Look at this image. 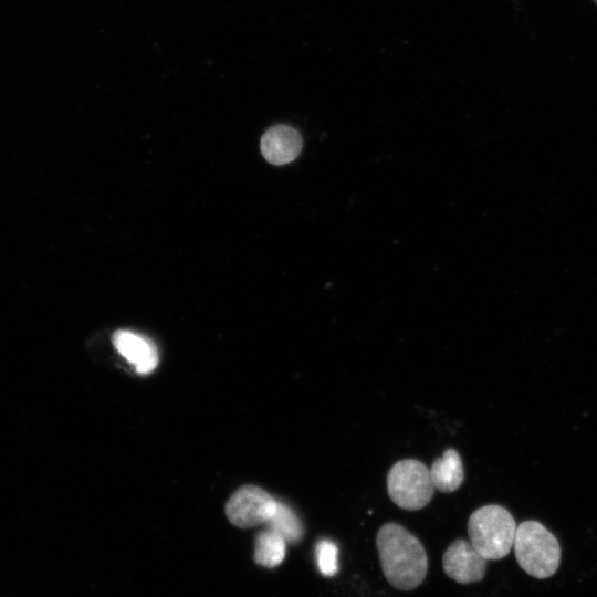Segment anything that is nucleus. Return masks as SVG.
Here are the masks:
<instances>
[{
	"label": "nucleus",
	"mask_w": 597,
	"mask_h": 597,
	"mask_svg": "<svg viewBox=\"0 0 597 597\" xmlns=\"http://www.w3.org/2000/svg\"><path fill=\"white\" fill-rule=\"evenodd\" d=\"M276 505L277 501L263 489L245 485L231 495L226 504V513L232 524L247 528L266 523Z\"/></svg>",
	"instance_id": "nucleus-5"
},
{
	"label": "nucleus",
	"mask_w": 597,
	"mask_h": 597,
	"mask_svg": "<svg viewBox=\"0 0 597 597\" xmlns=\"http://www.w3.org/2000/svg\"><path fill=\"white\" fill-rule=\"evenodd\" d=\"M434 489L430 470L415 459L398 461L387 475L388 494L404 510L425 507L431 501Z\"/></svg>",
	"instance_id": "nucleus-4"
},
{
	"label": "nucleus",
	"mask_w": 597,
	"mask_h": 597,
	"mask_svg": "<svg viewBox=\"0 0 597 597\" xmlns=\"http://www.w3.org/2000/svg\"><path fill=\"white\" fill-rule=\"evenodd\" d=\"M303 140L292 126L275 125L268 129L261 138V151L273 165H284L294 160L302 150Z\"/></svg>",
	"instance_id": "nucleus-7"
},
{
	"label": "nucleus",
	"mask_w": 597,
	"mask_h": 597,
	"mask_svg": "<svg viewBox=\"0 0 597 597\" xmlns=\"http://www.w3.org/2000/svg\"><path fill=\"white\" fill-rule=\"evenodd\" d=\"M429 470L434 488L443 493L458 490L464 479L462 461L454 449L446 450L441 458L432 462Z\"/></svg>",
	"instance_id": "nucleus-9"
},
{
	"label": "nucleus",
	"mask_w": 597,
	"mask_h": 597,
	"mask_svg": "<svg viewBox=\"0 0 597 597\" xmlns=\"http://www.w3.org/2000/svg\"><path fill=\"white\" fill-rule=\"evenodd\" d=\"M315 555L320 572L324 576H334L338 570V549L334 542L320 540L315 546Z\"/></svg>",
	"instance_id": "nucleus-12"
},
{
	"label": "nucleus",
	"mask_w": 597,
	"mask_h": 597,
	"mask_svg": "<svg viewBox=\"0 0 597 597\" xmlns=\"http://www.w3.org/2000/svg\"><path fill=\"white\" fill-rule=\"evenodd\" d=\"M516 523L512 514L496 504L475 510L468 521V534L473 547L485 559L505 557L514 544Z\"/></svg>",
	"instance_id": "nucleus-2"
},
{
	"label": "nucleus",
	"mask_w": 597,
	"mask_h": 597,
	"mask_svg": "<svg viewBox=\"0 0 597 597\" xmlns=\"http://www.w3.org/2000/svg\"><path fill=\"white\" fill-rule=\"evenodd\" d=\"M597 4V0H593Z\"/></svg>",
	"instance_id": "nucleus-13"
},
{
	"label": "nucleus",
	"mask_w": 597,
	"mask_h": 597,
	"mask_svg": "<svg viewBox=\"0 0 597 597\" xmlns=\"http://www.w3.org/2000/svg\"><path fill=\"white\" fill-rule=\"evenodd\" d=\"M381 570L397 589L420 586L428 570L427 553L420 541L397 523L384 524L376 536Z\"/></svg>",
	"instance_id": "nucleus-1"
},
{
	"label": "nucleus",
	"mask_w": 597,
	"mask_h": 597,
	"mask_svg": "<svg viewBox=\"0 0 597 597\" xmlns=\"http://www.w3.org/2000/svg\"><path fill=\"white\" fill-rule=\"evenodd\" d=\"M486 561L471 542L455 540L446 549L442 565L448 577L460 584H469L484 577Z\"/></svg>",
	"instance_id": "nucleus-6"
},
{
	"label": "nucleus",
	"mask_w": 597,
	"mask_h": 597,
	"mask_svg": "<svg viewBox=\"0 0 597 597\" xmlns=\"http://www.w3.org/2000/svg\"><path fill=\"white\" fill-rule=\"evenodd\" d=\"M265 524L289 543H296L303 536L300 519L287 505L281 502H277L274 514Z\"/></svg>",
	"instance_id": "nucleus-11"
},
{
	"label": "nucleus",
	"mask_w": 597,
	"mask_h": 597,
	"mask_svg": "<svg viewBox=\"0 0 597 597\" xmlns=\"http://www.w3.org/2000/svg\"><path fill=\"white\" fill-rule=\"evenodd\" d=\"M286 553V541L275 531L269 528L255 538L254 561L256 564L273 568L280 565Z\"/></svg>",
	"instance_id": "nucleus-10"
},
{
	"label": "nucleus",
	"mask_w": 597,
	"mask_h": 597,
	"mask_svg": "<svg viewBox=\"0 0 597 597\" xmlns=\"http://www.w3.org/2000/svg\"><path fill=\"white\" fill-rule=\"evenodd\" d=\"M513 547L521 568L535 578H547L559 566V543L537 521H524L517 525Z\"/></svg>",
	"instance_id": "nucleus-3"
},
{
	"label": "nucleus",
	"mask_w": 597,
	"mask_h": 597,
	"mask_svg": "<svg viewBox=\"0 0 597 597\" xmlns=\"http://www.w3.org/2000/svg\"><path fill=\"white\" fill-rule=\"evenodd\" d=\"M113 344L122 356L136 366L137 373L147 374L157 366V350L149 339L130 331L119 329L113 335Z\"/></svg>",
	"instance_id": "nucleus-8"
}]
</instances>
